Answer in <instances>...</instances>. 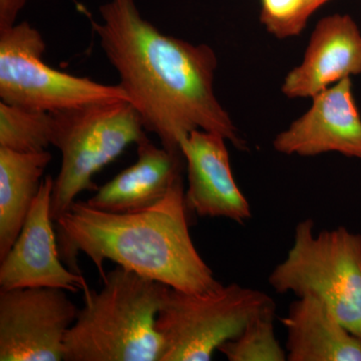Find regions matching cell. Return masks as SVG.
<instances>
[{
	"mask_svg": "<svg viewBox=\"0 0 361 361\" xmlns=\"http://www.w3.org/2000/svg\"><path fill=\"white\" fill-rule=\"evenodd\" d=\"M99 14L101 23L92 20L99 45L145 129L164 149L183 155V140L196 130L222 135L240 151L248 148L216 97L212 47L161 32L142 18L135 0H110Z\"/></svg>",
	"mask_w": 361,
	"mask_h": 361,
	"instance_id": "cell-1",
	"label": "cell"
},
{
	"mask_svg": "<svg viewBox=\"0 0 361 361\" xmlns=\"http://www.w3.org/2000/svg\"><path fill=\"white\" fill-rule=\"evenodd\" d=\"M183 176L155 205L130 213L97 210L75 201L56 220L61 257L80 272L78 252L106 277V260L177 290L202 293L221 284L197 250L187 218Z\"/></svg>",
	"mask_w": 361,
	"mask_h": 361,
	"instance_id": "cell-2",
	"label": "cell"
},
{
	"mask_svg": "<svg viewBox=\"0 0 361 361\" xmlns=\"http://www.w3.org/2000/svg\"><path fill=\"white\" fill-rule=\"evenodd\" d=\"M101 290L85 292L65 342L66 361H159L157 316L165 284L116 266Z\"/></svg>",
	"mask_w": 361,
	"mask_h": 361,
	"instance_id": "cell-3",
	"label": "cell"
},
{
	"mask_svg": "<svg viewBox=\"0 0 361 361\" xmlns=\"http://www.w3.org/2000/svg\"><path fill=\"white\" fill-rule=\"evenodd\" d=\"M279 294L314 296L361 338V235L338 227L316 234L314 221H300L286 257L268 277Z\"/></svg>",
	"mask_w": 361,
	"mask_h": 361,
	"instance_id": "cell-4",
	"label": "cell"
},
{
	"mask_svg": "<svg viewBox=\"0 0 361 361\" xmlns=\"http://www.w3.org/2000/svg\"><path fill=\"white\" fill-rule=\"evenodd\" d=\"M51 114V145L61 154L51 196V218L56 223L78 195L97 189L94 175L130 144L144 140L147 130L128 101L87 104Z\"/></svg>",
	"mask_w": 361,
	"mask_h": 361,
	"instance_id": "cell-5",
	"label": "cell"
},
{
	"mask_svg": "<svg viewBox=\"0 0 361 361\" xmlns=\"http://www.w3.org/2000/svg\"><path fill=\"white\" fill-rule=\"evenodd\" d=\"M272 307H276L274 300L265 292L236 283L202 293L169 287L157 316L159 361L211 360L223 343Z\"/></svg>",
	"mask_w": 361,
	"mask_h": 361,
	"instance_id": "cell-6",
	"label": "cell"
},
{
	"mask_svg": "<svg viewBox=\"0 0 361 361\" xmlns=\"http://www.w3.org/2000/svg\"><path fill=\"white\" fill-rule=\"evenodd\" d=\"M47 44L37 28L21 23L0 32V99L54 113L87 104L128 101L120 85L63 73L42 61Z\"/></svg>",
	"mask_w": 361,
	"mask_h": 361,
	"instance_id": "cell-7",
	"label": "cell"
},
{
	"mask_svg": "<svg viewBox=\"0 0 361 361\" xmlns=\"http://www.w3.org/2000/svg\"><path fill=\"white\" fill-rule=\"evenodd\" d=\"M66 290H0V360H65L66 334L78 310Z\"/></svg>",
	"mask_w": 361,
	"mask_h": 361,
	"instance_id": "cell-8",
	"label": "cell"
},
{
	"mask_svg": "<svg viewBox=\"0 0 361 361\" xmlns=\"http://www.w3.org/2000/svg\"><path fill=\"white\" fill-rule=\"evenodd\" d=\"M54 184L51 176L42 180L20 235L6 257L0 260V290L39 287L73 293L90 290L85 278L61 262L52 227Z\"/></svg>",
	"mask_w": 361,
	"mask_h": 361,
	"instance_id": "cell-9",
	"label": "cell"
},
{
	"mask_svg": "<svg viewBox=\"0 0 361 361\" xmlns=\"http://www.w3.org/2000/svg\"><path fill=\"white\" fill-rule=\"evenodd\" d=\"M307 111L273 140V148L286 156L325 153L361 161V116L351 78H344L311 97Z\"/></svg>",
	"mask_w": 361,
	"mask_h": 361,
	"instance_id": "cell-10",
	"label": "cell"
},
{
	"mask_svg": "<svg viewBox=\"0 0 361 361\" xmlns=\"http://www.w3.org/2000/svg\"><path fill=\"white\" fill-rule=\"evenodd\" d=\"M222 135L196 130L183 140L186 161L188 210L200 217L226 218L244 224L252 217L250 204L233 176L229 152Z\"/></svg>",
	"mask_w": 361,
	"mask_h": 361,
	"instance_id": "cell-11",
	"label": "cell"
},
{
	"mask_svg": "<svg viewBox=\"0 0 361 361\" xmlns=\"http://www.w3.org/2000/svg\"><path fill=\"white\" fill-rule=\"evenodd\" d=\"M360 75V26L349 14H331L315 25L302 61L287 73L281 92L288 99H311L344 78Z\"/></svg>",
	"mask_w": 361,
	"mask_h": 361,
	"instance_id": "cell-12",
	"label": "cell"
},
{
	"mask_svg": "<svg viewBox=\"0 0 361 361\" xmlns=\"http://www.w3.org/2000/svg\"><path fill=\"white\" fill-rule=\"evenodd\" d=\"M137 160L97 190L87 202L97 210L130 213L155 205L183 175L184 156L158 148L146 137L137 142Z\"/></svg>",
	"mask_w": 361,
	"mask_h": 361,
	"instance_id": "cell-13",
	"label": "cell"
},
{
	"mask_svg": "<svg viewBox=\"0 0 361 361\" xmlns=\"http://www.w3.org/2000/svg\"><path fill=\"white\" fill-rule=\"evenodd\" d=\"M281 322L288 361H361V338L314 296L298 297Z\"/></svg>",
	"mask_w": 361,
	"mask_h": 361,
	"instance_id": "cell-14",
	"label": "cell"
},
{
	"mask_svg": "<svg viewBox=\"0 0 361 361\" xmlns=\"http://www.w3.org/2000/svg\"><path fill=\"white\" fill-rule=\"evenodd\" d=\"M51 159L47 149L23 153L0 147V260L20 235Z\"/></svg>",
	"mask_w": 361,
	"mask_h": 361,
	"instance_id": "cell-15",
	"label": "cell"
},
{
	"mask_svg": "<svg viewBox=\"0 0 361 361\" xmlns=\"http://www.w3.org/2000/svg\"><path fill=\"white\" fill-rule=\"evenodd\" d=\"M52 129L51 113L0 102V147L23 153L47 151Z\"/></svg>",
	"mask_w": 361,
	"mask_h": 361,
	"instance_id": "cell-16",
	"label": "cell"
},
{
	"mask_svg": "<svg viewBox=\"0 0 361 361\" xmlns=\"http://www.w3.org/2000/svg\"><path fill=\"white\" fill-rule=\"evenodd\" d=\"M275 310L270 308L252 319L241 334L218 348L229 361H285L286 349L277 341Z\"/></svg>",
	"mask_w": 361,
	"mask_h": 361,
	"instance_id": "cell-17",
	"label": "cell"
},
{
	"mask_svg": "<svg viewBox=\"0 0 361 361\" xmlns=\"http://www.w3.org/2000/svg\"><path fill=\"white\" fill-rule=\"evenodd\" d=\"M330 0H300V8L295 18L287 26L284 33V39L296 37L303 32L307 25L308 20L316 13V11Z\"/></svg>",
	"mask_w": 361,
	"mask_h": 361,
	"instance_id": "cell-18",
	"label": "cell"
},
{
	"mask_svg": "<svg viewBox=\"0 0 361 361\" xmlns=\"http://www.w3.org/2000/svg\"><path fill=\"white\" fill-rule=\"evenodd\" d=\"M27 0H0V32L16 25V18Z\"/></svg>",
	"mask_w": 361,
	"mask_h": 361,
	"instance_id": "cell-19",
	"label": "cell"
}]
</instances>
